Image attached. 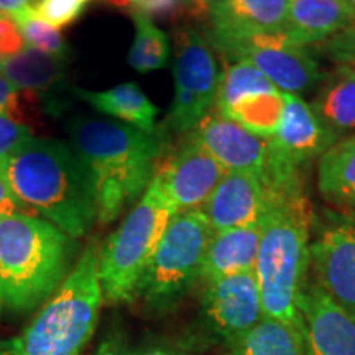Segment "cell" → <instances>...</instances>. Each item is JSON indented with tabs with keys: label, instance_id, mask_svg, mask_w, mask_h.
Masks as SVG:
<instances>
[{
	"label": "cell",
	"instance_id": "cell-4",
	"mask_svg": "<svg viewBox=\"0 0 355 355\" xmlns=\"http://www.w3.org/2000/svg\"><path fill=\"white\" fill-rule=\"evenodd\" d=\"M76 243L35 214H0V303L26 313L55 295L69 275Z\"/></svg>",
	"mask_w": 355,
	"mask_h": 355
},
{
	"label": "cell",
	"instance_id": "cell-3",
	"mask_svg": "<svg viewBox=\"0 0 355 355\" xmlns=\"http://www.w3.org/2000/svg\"><path fill=\"white\" fill-rule=\"evenodd\" d=\"M314 211L303 191L266 194L255 275L265 316L301 327Z\"/></svg>",
	"mask_w": 355,
	"mask_h": 355
},
{
	"label": "cell",
	"instance_id": "cell-12",
	"mask_svg": "<svg viewBox=\"0 0 355 355\" xmlns=\"http://www.w3.org/2000/svg\"><path fill=\"white\" fill-rule=\"evenodd\" d=\"M224 168L211 157L193 135L155 173V180L176 214L202 209L225 175Z\"/></svg>",
	"mask_w": 355,
	"mask_h": 355
},
{
	"label": "cell",
	"instance_id": "cell-38",
	"mask_svg": "<svg viewBox=\"0 0 355 355\" xmlns=\"http://www.w3.org/2000/svg\"><path fill=\"white\" fill-rule=\"evenodd\" d=\"M0 355H19L13 340H0Z\"/></svg>",
	"mask_w": 355,
	"mask_h": 355
},
{
	"label": "cell",
	"instance_id": "cell-8",
	"mask_svg": "<svg viewBox=\"0 0 355 355\" xmlns=\"http://www.w3.org/2000/svg\"><path fill=\"white\" fill-rule=\"evenodd\" d=\"M265 318L255 272L206 283L198 318L191 326L194 345L225 349Z\"/></svg>",
	"mask_w": 355,
	"mask_h": 355
},
{
	"label": "cell",
	"instance_id": "cell-1",
	"mask_svg": "<svg viewBox=\"0 0 355 355\" xmlns=\"http://www.w3.org/2000/svg\"><path fill=\"white\" fill-rule=\"evenodd\" d=\"M2 170L26 209L69 237H81L97 219L94 178L73 146L32 137L3 159Z\"/></svg>",
	"mask_w": 355,
	"mask_h": 355
},
{
	"label": "cell",
	"instance_id": "cell-15",
	"mask_svg": "<svg viewBox=\"0 0 355 355\" xmlns=\"http://www.w3.org/2000/svg\"><path fill=\"white\" fill-rule=\"evenodd\" d=\"M290 0H216L209 7L211 43L222 55L261 33L285 32Z\"/></svg>",
	"mask_w": 355,
	"mask_h": 355
},
{
	"label": "cell",
	"instance_id": "cell-40",
	"mask_svg": "<svg viewBox=\"0 0 355 355\" xmlns=\"http://www.w3.org/2000/svg\"><path fill=\"white\" fill-rule=\"evenodd\" d=\"M347 2L350 3V6H352V7H354V10H355V0H347Z\"/></svg>",
	"mask_w": 355,
	"mask_h": 355
},
{
	"label": "cell",
	"instance_id": "cell-5",
	"mask_svg": "<svg viewBox=\"0 0 355 355\" xmlns=\"http://www.w3.org/2000/svg\"><path fill=\"white\" fill-rule=\"evenodd\" d=\"M101 248L92 241L68 277L19 337V355H83L94 334L104 301L99 279Z\"/></svg>",
	"mask_w": 355,
	"mask_h": 355
},
{
	"label": "cell",
	"instance_id": "cell-7",
	"mask_svg": "<svg viewBox=\"0 0 355 355\" xmlns=\"http://www.w3.org/2000/svg\"><path fill=\"white\" fill-rule=\"evenodd\" d=\"M175 216V207L153 178L144 198L101 247L99 279L105 301L130 303L141 273Z\"/></svg>",
	"mask_w": 355,
	"mask_h": 355
},
{
	"label": "cell",
	"instance_id": "cell-34",
	"mask_svg": "<svg viewBox=\"0 0 355 355\" xmlns=\"http://www.w3.org/2000/svg\"><path fill=\"white\" fill-rule=\"evenodd\" d=\"M97 355H184L171 349H144V350H122L114 344H105L99 349Z\"/></svg>",
	"mask_w": 355,
	"mask_h": 355
},
{
	"label": "cell",
	"instance_id": "cell-9",
	"mask_svg": "<svg viewBox=\"0 0 355 355\" xmlns=\"http://www.w3.org/2000/svg\"><path fill=\"white\" fill-rule=\"evenodd\" d=\"M220 73L211 40L198 30H184L176 37L175 101L168 128L186 133L196 128L216 104Z\"/></svg>",
	"mask_w": 355,
	"mask_h": 355
},
{
	"label": "cell",
	"instance_id": "cell-23",
	"mask_svg": "<svg viewBox=\"0 0 355 355\" xmlns=\"http://www.w3.org/2000/svg\"><path fill=\"white\" fill-rule=\"evenodd\" d=\"M66 56L48 55L26 46L19 55L3 60L0 74L13 87L48 94L64 79Z\"/></svg>",
	"mask_w": 355,
	"mask_h": 355
},
{
	"label": "cell",
	"instance_id": "cell-31",
	"mask_svg": "<svg viewBox=\"0 0 355 355\" xmlns=\"http://www.w3.org/2000/svg\"><path fill=\"white\" fill-rule=\"evenodd\" d=\"M25 48L26 44L24 42V37H21L17 21L12 17L0 19V55H2L3 60L19 55Z\"/></svg>",
	"mask_w": 355,
	"mask_h": 355
},
{
	"label": "cell",
	"instance_id": "cell-41",
	"mask_svg": "<svg viewBox=\"0 0 355 355\" xmlns=\"http://www.w3.org/2000/svg\"><path fill=\"white\" fill-rule=\"evenodd\" d=\"M2 64H3V58L0 55V69H2Z\"/></svg>",
	"mask_w": 355,
	"mask_h": 355
},
{
	"label": "cell",
	"instance_id": "cell-13",
	"mask_svg": "<svg viewBox=\"0 0 355 355\" xmlns=\"http://www.w3.org/2000/svg\"><path fill=\"white\" fill-rule=\"evenodd\" d=\"M311 266L318 283L355 316V219L336 217L311 241Z\"/></svg>",
	"mask_w": 355,
	"mask_h": 355
},
{
	"label": "cell",
	"instance_id": "cell-26",
	"mask_svg": "<svg viewBox=\"0 0 355 355\" xmlns=\"http://www.w3.org/2000/svg\"><path fill=\"white\" fill-rule=\"evenodd\" d=\"M135 40L128 53V64L139 73L163 69L170 64V42L166 33L153 24L152 17L132 13Z\"/></svg>",
	"mask_w": 355,
	"mask_h": 355
},
{
	"label": "cell",
	"instance_id": "cell-37",
	"mask_svg": "<svg viewBox=\"0 0 355 355\" xmlns=\"http://www.w3.org/2000/svg\"><path fill=\"white\" fill-rule=\"evenodd\" d=\"M216 0H191V10L196 15H207L209 13V7Z\"/></svg>",
	"mask_w": 355,
	"mask_h": 355
},
{
	"label": "cell",
	"instance_id": "cell-33",
	"mask_svg": "<svg viewBox=\"0 0 355 355\" xmlns=\"http://www.w3.org/2000/svg\"><path fill=\"white\" fill-rule=\"evenodd\" d=\"M13 212H25V214H33L30 209L17 199L10 186L7 183V178L3 175L2 165H0V214H13Z\"/></svg>",
	"mask_w": 355,
	"mask_h": 355
},
{
	"label": "cell",
	"instance_id": "cell-10",
	"mask_svg": "<svg viewBox=\"0 0 355 355\" xmlns=\"http://www.w3.org/2000/svg\"><path fill=\"white\" fill-rule=\"evenodd\" d=\"M286 92L279 91L259 69L243 61L225 64L220 74L216 110L247 130L272 139L283 121Z\"/></svg>",
	"mask_w": 355,
	"mask_h": 355
},
{
	"label": "cell",
	"instance_id": "cell-11",
	"mask_svg": "<svg viewBox=\"0 0 355 355\" xmlns=\"http://www.w3.org/2000/svg\"><path fill=\"white\" fill-rule=\"evenodd\" d=\"M225 58L229 63L243 61L260 71L263 76L288 94L309 91L324 74L306 46L295 43L285 32L261 33L235 44Z\"/></svg>",
	"mask_w": 355,
	"mask_h": 355
},
{
	"label": "cell",
	"instance_id": "cell-14",
	"mask_svg": "<svg viewBox=\"0 0 355 355\" xmlns=\"http://www.w3.org/2000/svg\"><path fill=\"white\" fill-rule=\"evenodd\" d=\"M300 316L306 355H355V316L337 304L314 277L304 285Z\"/></svg>",
	"mask_w": 355,
	"mask_h": 355
},
{
	"label": "cell",
	"instance_id": "cell-19",
	"mask_svg": "<svg viewBox=\"0 0 355 355\" xmlns=\"http://www.w3.org/2000/svg\"><path fill=\"white\" fill-rule=\"evenodd\" d=\"M355 24V10L347 0H290L285 33L308 46L322 43Z\"/></svg>",
	"mask_w": 355,
	"mask_h": 355
},
{
	"label": "cell",
	"instance_id": "cell-36",
	"mask_svg": "<svg viewBox=\"0 0 355 355\" xmlns=\"http://www.w3.org/2000/svg\"><path fill=\"white\" fill-rule=\"evenodd\" d=\"M30 7V0H0V8L10 17H15Z\"/></svg>",
	"mask_w": 355,
	"mask_h": 355
},
{
	"label": "cell",
	"instance_id": "cell-27",
	"mask_svg": "<svg viewBox=\"0 0 355 355\" xmlns=\"http://www.w3.org/2000/svg\"><path fill=\"white\" fill-rule=\"evenodd\" d=\"M30 7L19 13V15L12 17L17 21V25H19V30L26 46L33 48L37 51L48 53V55L64 56L66 50H68L64 38L61 37V33L58 32L55 26L37 19L32 10H30Z\"/></svg>",
	"mask_w": 355,
	"mask_h": 355
},
{
	"label": "cell",
	"instance_id": "cell-18",
	"mask_svg": "<svg viewBox=\"0 0 355 355\" xmlns=\"http://www.w3.org/2000/svg\"><path fill=\"white\" fill-rule=\"evenodd\" d=\"M272 140L286 158L295 165L303 166L311 159L322 157L339 137L324 125L308 102L286 92L283 121Z\"/></svg>",
	"mask_w": 355,
	"mask_h": 355
},
{
	"label": "cell",
	"instance_id": "cell-30",
	"mask_svg": "<svg viewBox=\"0 0 355 355\" xmlns=\"http://www.w3.org/2000/svg\"><path fill=\"white\" fill-rule=\"evenodd\" d=\"M322 51L337 64L355 68V24L322 42Z\"/></svg>",
	"mask_w": 355,
	"mask_h": 355
},
{
	"label": "cell",
	"instance_id": "cell-24",
	"mask_svg": "<svg viewBox=\"0 0 355 355\" xmlns=\"http://www.w3.org/2000/svg\"><path fill=\"white\" fill-rule=\"evenodd\" d=\"M220 355H306L300 326L263 318L245 336L220 349Z\"/></svg>",
	"mask_w": 355,
	"mask_h": 355
},
{
	"label": "cell",
	"instance_id": "cell-25",
	"mask_svg": "<svg viewBox=\"0 0 355 355\" xmlns=\"http://www.w3.org/2000/svg\"><path fill=\"white\" fill-rule=\"evenodd\" d=\"M318 186L327 201L355 206V135L336 141L319 158Z\"/></svg>",
	"mask_w": 355,
	"mask_h": 355
},
{
	"label": "cell",
	"instance_id": "cell-39",
	"mask_svg": "<svg viewBox=\"0 0 355 355\" xmlns=\"http://www.w3.org/2000/svg\"><path fill=\"white\" fill-rule=\"evenodd\" d=\"M6 17H10V15H8L6 10H2V8H0V19H6Z\"/></svg>",
	"mask_w": 355,
	"mask_h": 355
},
{
	"label": "cell",
	"instance_id": "cell-22",
	"mask_svg": "<svg viewBox=\"0 0 355 355\" xmlns=\"http://www.w3.org/2000/svg\"><path fill=\"white\" fill-rule=\"evenodd\" d=\"M73 92L99 112L121 119L128 125L150 133L158 130L155 125L158 109L135 83L119 84L104 92H92L81 87L73 89Z\"/></svg>",
	"mask_w": 355,
	"mask_h": 355
},
{
	"label": "cell",
	"instance_id": "cell-6",
	"mask_svg": "<svg viewBox=\"0 0 355 355\" xmlns=\"http://www.w3.org/2000/svg\"><path fill=\"white\" fill-rule=\"evenodd\" d=\"M212 230L201 209L176 214L141 273L132 301L153 314H165L201 279Z\"/></svg>",
	"mask_w": 355,
	"mask_h": 355
},
{
	"label": "cell",
	"instance_id": "cell-2",
	"mask_svg": "<svg viewBox=\"0 0 355 355\" xmlns=\"http://www.w3.org/2000/svg\"><path fill=\"white\" fill-rule=\"evenodd\" d=\"M68 130L74 152L94 178L97 219L109 224L152 183L165 135L87 117L71 121Z\"/></svg>",
	"mask_w": 355,
	"mask_h": 355
},
{
	"label": "cell",
	"instance_id": "cell-17",
	"mask_svg": "<svg viewBox=\"0 0 355 355\" xmlns=\"http://www.w3.org/2000/svg\"><path fill=\"white\" fill-rule=\"evenodd\" d=\"M214 232L260 224L266 193L254 173L227 171L201 209Z\"/></svg>",
	"mask_w": 355,
	"mask_h": 355
},
{
	"label": "cell",
	"instance_id": "cell-28",
	"mask_svg": "<svg viewBox=\"0 0 355 355\" xmlns=\"http://www.w3.org/2000/svg\"><path fill=\"white\" fill-rule=\"evenodd\" d=\"M87 2L91 0H40L30 7V10L44 24L63 28L81 15Z\"/></svg>",
	"mask_w": 355,
	"mask_h": 355
},
{
	"label": "cell",
	"instance_id": "cell-20",
	"mask_svg": "<svg viewBox=\"0 0 355 355\" xmlns=\"http://www.w3.org/2000/svg\"><path fill=\"white\" fill-rule=\"evenodd\" d=\"M260 224L212 234L204 257L201 279L209 283L232 275L255 272L260 245Z\"/></svg>",
	"mask_w": 355,
	"mask_h": 355
},
{
	"label": "cell",
	"instance_id": "cell-42",
	"mask_svg": "<svg viewBox=\"0 0 355 355\" xmlns=\"http://www.w3.org/2000/svg\"><path fill=\"white\" fill-rule=\"evenodd\" d=\"M0 309H2V303H0Z\"/></svg>",
	"mask_w": 355,
	"mask_h": 355
},
{
	"label": "cell",
	"instance_id": "cell-29",
	"mask_svg": "<svg viewBox=\"0 0 355 355\" xmlns=\"http://www.w3.org/2000/svg\"><path fill=\"white\" fill-rule=\"evenodd\" d=\"M32 137L30 127L15 121L10 114L0 112V165L8 155H12L19 146L26 144Z\"/></svg>",
	"mask_w": 355,
	"mask_h": 355
},
{
	"label": "cell",
	"instance_id": "cell-21",
	"mask_svg": "<svg viewBox=\"0 0 355 355\" xmlns=\"http://www.w3.org/2000/svg\"><path fill=\"white\" fill-rule=\"evenodd\" d=\"M311 107L339 139L355 130V68L339 64L329 76H324V84Z\"/></svg>",
	"mask_w": 355,
	"mask_h": 355
},
{
	"label": "cell",
	"instance_id": "cell-32",
	"mask_svg": "<svg viewBox=\"0 0 355 355\" xmlns=\"http://www.w3.org/2000/svg\"><path fill=\"white\" fill-rule=\"evenodd\" d=\"M191 3V0H128L132 13L144 15H175L181 8Z\"/></svg>",
	"mask_w": 355,
	"mask_h": 355
},
{
	"label": "cell",
	"instance_id": "cell-35",
	"mask_svg": "<svg viewBox=\"0 0 355 355\" xmlns=\"http://www.w3.org/2000/svg\"><path fill=\"white\" fill-rule=\"evenodd\" d=\"M17 102H19L17 89L0 74V112L12 115L17 110Z\"/></svg>",
	"mask_w": 355,
	"mask_h": 355
},
{
	"label": "cell",
	"instance_id": "cell-16",
	"mask_svg": "<svg viewBox=\"0 0 355 355\" xmlns=\"http://www.w3.org/2000/svg\"><path fill=\"white\" fill-rule=\"evenodd\" d=\"M191 135L225 171L259 176L268 155L270 139L255 135L217 110L207 114Z\"/></svg>",
	"mask_w": 355,
	"mask_h": 355
}]
</instances>
